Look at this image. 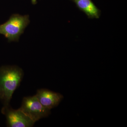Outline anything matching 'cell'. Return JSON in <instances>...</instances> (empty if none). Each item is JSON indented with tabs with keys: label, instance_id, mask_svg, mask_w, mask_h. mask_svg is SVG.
I'll return each mask as SVG.
<instances>
[{
	"label": "cell",
	"instance_id": "6da1fadb",
	"mask_svg": "<svg viewBox=\"0 0 127 127\" xmlns=\"http://www.w3.org/2000/svg\"><path fill=\"white\" fill-rule=\"evenodd\" d=\"M24 72L16 66H4L0 67V100L4 106L10 105L14 92L20 86Z\"/></svg>",
	"mask_w": 127,
	"mask_h": 127
},
{
	"label": "cell",
	"instance_id": "7a4b0ae2",
	"mask_svg": "<svg viewBox=\"0 0 127 127\" xmlns=\"http://www.w3.org/2000/svg\"><path fill=\"white\" fill-rule=\"evenodd\" d=\"M30 23L28 15L13 14L7 21L0 25V34L7 38L9 42H18Z\"/></svg>",
	"mask_w": 127,
	"mask_h": 127
},
{
	"label": "cell",
	"instance_id": "3957f363",
	"mask_svg": "<svg viewBox=\"0 0 127 127\" xmlns=\"http://www.w3.org/2000/svg\"><path fill=\"white\" fill-rule=\"evenodd\" d=\"M19 109L34 123L50 115V110L43 107L35 95L23 98Z\"/></svg>",
	"mask_w": 127,
	"mask_h": 127
},
{
	"label": "cell",
	"instance_id": "277c9868",
	"mask_svg": "<svg viewBox=\"0 0 127 127\" xmlns=\"http://www.w3.org/2000/svg\"><path fill=\"white\" fill-rule=\"evenodd\" d=\"M1 113L5 116L7 127H31L35 123L20 109H14L10 105L3 106Z\"/></svg>",
	"mask_w": 127,
	"mask_h": 127
},
{
	"label": "cell",
	"instance_id": "5b68a950",
	"mask_svg": "<svg viewBox=\"0 0 127 127\" xmlns=\"http://www.w3.org/2000/svg\"><path fill=\"white\" fill-rule=\"evenodd\" d=\"M35 96L42 105L50 110L58 106L63 98L61 94L43 89L37 90Z\"/></svg>",
	"mask_w": 127,
	"mask_h": 127
},
{
	"label": "cell",
	"instance_id": "8992f818",
	"mask_svg": "<svg viewBox=\"0 0 127 127\" xmlns=\"http://www.w3.org/2000/svg\"><path fill=\"white\" fill-rule=\"evenodd\" d=\"M77 7L83 12L89 19H98L101 15V11L92 0H71Z\"/></svg>",
	"mask_w": 127,
	"mask_h": 127
},
{
	"label": "cell",
	"instance_id": "52a82bcc",
	"mask_svg": "<svg viewBox=\"0 0 127 127\" xmlns=\"http://www.w3.org/2000/svg\"><path fill=\"white\" fill-rule=\"evenodd\" d=\"M32 4H36L37 3V0H32Z\"/></svg>",
	"mask_w": 127,
	"mask_h": 127
}]
</instances>
